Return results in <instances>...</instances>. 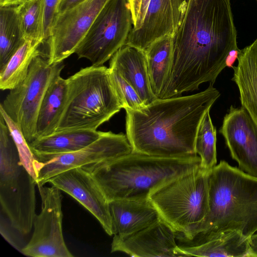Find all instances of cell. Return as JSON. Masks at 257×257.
Instances as JSON below:
<instances>
[{"mask_svg": "<svg viewBox=\"0 0 257 257\" xmlns=\"http://www.w3.org/2000/svg\"><path fill=\"white\" fill-rule=\"evenodd\" d=\"M172 40L170 68L158 98L213 85L229 52L238 48L230 0H188Z\"/></svg>", "mask_w": 257, "mask_h": 257, "instance_id": "obj_1", "label": "cell"}, {"mask_svg": "<svg viewBox=\"0 0 257 257\" xmlns=\"http://www.w3.org/2000/svg\"><path fill=\"white\" fill-rule=\"evenodd\" d=\"M220 96L210 85L194 94L157 98L140 110H125L126 136L132 151L167 157L197 155L199 126Z\"/></svg>", "mask_w": 257, "mask_h": 257, "instance_id": "obj_2", "label": "cell"}, {"mask_svg": "<svg viewBox=\"0 0 257 257\" xmlns=\"http://www.w3.org/2000/svg\"><path fill=\"white\" fill-rule=\"evenodd\" d=\"M197 155L160 157L134 151L81 167L94 179L108 201L146 199L172 180L200 166Z\"/></svg>", "mask_w": 257, "mask_h": 257, "instance_id": "obj_3", "label": "cell"}, {"mask_svg": "<svg viewBox=\"0 0 257 257\" xmlns=\"http://www.w3.org/2000/svg\"><path fill=\"white\" fill-rule=\"evenodd\" d=\"M229 230L257 231V178L221 161L209 171L208 212L193 245Z\"/></svg>", "mask_w": 257, "mask_h": 257, "instance_id": "obj_4", "label": "cell"}, {"mask_svg": "<svg viewBox=\"0 0 257 257\" xmlns=\"http://www.w3.org/2000/svg\"><path fill=\"white\" fill-rule=\"evenodd\" d=\"M67 80V101L56 132L95 131L122 108L109 68L91 65L81 69Z\"/></svg>", "mask_w": 257, "mask_h": 257, "instance_id": "obj_5", "label": "cell"}, {"mask_svg": "<svg viewBox=\"0 0 257 257\" xmlns=\"http://www.w3.org/2000/svg\"><path fill=\"white\" fill-rule=\"evenodd\" d=\"M208 173L201 166L153 191L149 199L160 217L181 238L192 241L208 209Z\"/></svg>", "mask_w": 257, "mask_h": 257, "instance_id": "obj_6", "label": "cell"}, {"mask_svg": "<svg viewBox=\"0 0 257 257\" xmlns=\"http://www.w3.org/2000/svg\"><path fill=\"white\" fill-rule=\"evenodd\" d=\"M133 27L127 0H108L74 53L93 66H102L125 45Z\"/></svg>", "mask_w": 257, "mask_h": 257, "instance_id": "obj_7", "label": "cell"}, {"mask_svg": "<svg viewBox=\"0 0 257 257\" xmlns=\"http://www.w3.org/2000/svg\"><path fill=\"white\" fill-rule=\"evenodd\" d=\"M64 67L63 62L50 65L42 54L37 56L25 79L10 90L0 104L20 127L29 144L35 139L37 116L46 90Z\"/></svg>", "mask_w": 257, "mask_h": 257, "instance_id": "obj_8", "label": "cell"}, {"mask_svg": "<svg viewBox=\"0 0 257 257\" xmlns=\"http://www.w3.org/2000/svg\"><path fill=\"white\" fill-rule=\"evenodd\" d=\"M132 151L126 136L102 132L96 140L79 150L53 156H34L37 186L44 185L49 179L69 169L107 161Z\"/></svg>", "mask_w": 257, "mask_h": 257, "instance_id": "obj_9", "label": "cell"}, {"mask_svg": "<svg viewBox=\"0 0 257 257\" xmlns=\"http://www.w3.org/2000/svg\"><path fill=\"white\" fill-rule=\"evenodd\" d=\"M41 198V211L36 215L34 231L21 253L32 257H72L63 234L62 195L54 185H37Z\"/></svg>", "mask_w": 257, "mask_h": 257, "instance_id": "obj_10", "label": "cell"}, {"mask_svg": "<svg viewBox=\"0 0 257 257\" xmlns=\"http://www.w3.org/2000/svg\"><path fill=\"white\" fill-rule=\"evenodd\" d=\"M108 0H85L56 15L50 30L47 59L52 65L75 53L97 15Z\"/></svg>", "mask_w": 257, "mask_h": 257, "instance_id": "obj_11", "label": "cell"}, {"mask_svg": "<svg viewBox=\"0 0 257 257\" xmlns=\"http://www.w3.org/2000/svg\"><path fill=\"white\" fill-rule=\"evenodd\" d=\"M37 183L21 165L0 173V203L11 225L21 234L32 230L36 214Z\"/></svg>", "mask_w": 257, "mask_h": 257, "instance_id": "obj_12", "label": "cell"}, {"mask_svg": "<svg viewBox=\"0 0 257 257\" xmlns=\"http://www.w3.org/2000/svg\"><path fill=\"white\" fill-rule=\"evenodd\" d=\"M219 133L238 168L257 178V125L242 106H231Z\"/></svg>", "mask_w": 257, "mask_h": 257, "instance_id": "obj_13", "label": "cell"}, {"mask_svg": "<svg viewBox=\"0 0 257 257\" xmlns=\"http://www.w3.org/2000/svg\"><path fill=\"white\" fill-rule=\"evenodd\" d=\"M175 231L160 217L149 226L126 236L114 235L111 252L134 257L186 256L176 242Z\"/></svg>", "mask_w": 257, "mask_h": 257, "instance_id": "obj_14", "label": "cell"}, {"mask_svg": "<svg viewBox=\"0 0 257 257\" xmlns=\"http://www.w3.org/2000/svg\"><path fill=\"white\" fill-rule=\"evenodd\" d=\"M74 198L98 221L109 235H113L109 201L91 175L82 167L63 172L48 180Z\"/></svg>", "mask_w": 257, "mask_h": 257, "instance_id": "obj_15", "label": "cell"}, {"mask_svg": "<svg viewBox=\"0 0 257 257\" xmlns=\"http://www.w3.org/2000/svg\"><path fill=\"white\" fill-rule=\"evenodd\" d=\"M188 0H151L141 27L131 31L125 45L143 51L153 43L172 37L178 28Z\"/></svg>", "mask_w": 257, "mask_h": 257, "instance_id": "obj_16", "label": "cell"}, {"mask_svg": "<svg viewBox=\"0 0 257 257\" xmlns=\"http://www.w3.org/2000/svg\"><path fill=\"white\" fill-rule=\"evenodd\" d=\"M109 68L133 87L145 105L157 99L151 87L145 51L124 45L111 58Z\"/></svg>", "mask_w": 257, "mask_h": 257, "instance_id": "obj_17", "label": "cell"}, {"mask_svg": "<svg viewBox=\"0 0 257 257\" xmlns=\"http://www.w3.org/2000/svg\"><path fill=\"white\" fill-rule=\"evenodd\" d=\"M109 208L113 235L121 236L145 228L160 218L149 198L112 200Z\"/></svg>", "mask_w": 257, "mask_h": 257, "instance_id": "obj_18", "label": "cell"}, {"mask_svg": "<svg viewBox=\"0 0 257 257\" xmlns=\"http://www.w3.org/2000/svg\"><path fill=\"white\" fill-rule=\"evenodd\" d=\"M237 61L232 67V80L238 88L241 106L257 125V38L240 50Z\"/></svg>", "mask_w": 257, "mask_h": 257, "instance_id": "obj_19", "label": "cell"}, {"mask_svg": "<svg viewBox=\"0 0 257 257\" xmlns=\"http://www.w3.org/2000/svg\"><path fill=\"white\" fill-rule=\"evenodd\" d=\"M58 73L49 85L39 110L35 139L54 134L57 131L68 95L67 79Z\"/></svg>", "mask_w": 257, "mask_h": 257, "instance_id": "obj_20", "label": "cell"}, {"mask_svg": "<svg viewBox=\"0 0 257 257\" xmlns=\"http://www.w3.org/2000/svg\"><path fill=\"white\" fill-rule=\"evenodd\" d=\"M102 132L72 130L56 132L29 143L34 156H53L79 150L96 140Z\"/></svg>", "mask_w": 257, "mask_h": 257, "instance_id": "obj_21", "label": "cell"}, {"mask_svg": "<svg viewBox=\"0 0 257 257\" xmlns=\"http://www.w3.org/2000/svg\"><path fill=\"white\" fill-rule=\"evenodd\" d=\"M249 238L229 230L200 244L180 247L186 256L249 257Z\"/></svg>", "mask_w": 257, "mask_h": 257, "instance_id": "obj_22", "label": "cell"}, {"mask_svg": "<svg viewBox=\"0 0 257 257\" xmlns=\"http://www.w3.org/2000/svg\"><path fill=\"white\" fill-rule=\"evenodd\" d=\"M152 90L159 96L168 77L172 56L171 36L161 38L145 51Z\"/></svg>", "mask_w": 257, "mask_h": 257, "instance_id": "obj_23", "label": "cell"}, {"mask_svg": "<svg viewBox=\"0 0 257 257\" xmlns=\"http://www.w3.org/2000/svg\"><path fill=\"white\" fill-rule=\"evenodd\" d=\"M43 43L27 40L0 70V88L11 90L26 77L34 58L41 54L39 47Z\"/></svg>", "mask_w": 257, "mask_h": 257, "instance_id": "obj_24", "label": "cell"}, {"mask_svg": "<svg viewBox=\"0 0 257 257\" xmlns=\"http://www.w3.org/2000/svg\"><path fill=\"white\" fill-rule=\"evenodd\" d=\"M17 6L0 7V70L25 42Z\"/></svg>", "mask_w": 257, "mask_h": 257, "instance_id": "obj_25", "label": "cell"}, {"mask_svg": "<svg viewBox=\"0 0 257 257\" xmlns=\"http://www.w3.org/2000/svg\"><path fill=\"white\" fill-rule=\"evenodd\" d=\"M44 8L45 0H27L17 6L25 40L45 42L43 38Z\"/></svg>", "mask_w": 257, "mask_h": 257, "instance_id": "obj_26", "label": "cell"}, {"mask_svg": "<svg viewBox=\"0 0 257 257\" xmlns=\"http://www.w3.org/2000/svg\"><path fill=\"white\" fill-rule=\"evenodd\" d=\"M216 130L208 110L200 124L195 142V151L200 158V166L207 171L216 165Z\"/></svg>", "mask_w": 257, "mask_h": 257, "instance_id": "obj_27", "label": "cell"}, {"mask_svg": "<svg viewBox=\"0 0 257 257\" xmlns=\"http://www.w3.org/2000/svg\"><path fill=\"white\" fill-rule=\"evenodd\" d=\"M0 114L8 126L11 136L17 149L20 161L36 182L37 173L35 167L36 160L22 130L18 125L8 115L1 105Z\"/></svg>", "mask_w": 257, "mask_h": 257, "instance_id": "obj_28", "label": "cell"}, {"mask_svg": "<svg viewBox=\"0 0 257 257\" xmlns=\"http://www.w3.org/2000/svg\"><path fill=\"white\" fill-rule=\"evenodd\" d=\"M109 69L110 79L121 108L138 110L146 105L133 87L118 72Z\"/></svg>", "mask_w": 257, "mask_h": 257, "instance_id": "obj_29", "label": "cell"}, {"mask_svg": "<svg viewBox=\"0 0 257 257\" xmlns=\"http://www.w3.org/2000/svg\"><path fill=\"white\" fill-rule=\"evenodd\" d=\"M150 1L127 0L133 24L132 30H137L141 27Z\"/></svg>", "mask_w": 257, "mask_h": 257, "instance_id": "obj_30", "label": "cell"}, {"mask_svg": "<svg viewBox=\"0 0 257 257\" xmlns=\"http://www.w3.org/2000/svg\"><path fill=\"white\" fill-rule=\"evenodd\" d=\"M59 0H45L43 21V38L45 42L48 40L51 28L56 15V8Z\"/></svg>", "mask_w": 257, "mask_h": 257, "instance_id": "obj_31", "label": "cell"}, {"mask_svg": "<svg viewBox=\"0 0 257 257\" xmlns=\"http://www.w3.org/2000/svg\"><path fill=\"white\" fill-rule=\"evenodd\" d=\"M1 233L3 237L11 245L21 252V248L19 246L18 242L16 241V237L14 234L9 229L8 226L2 219L1 221Z\"/></svg>", "mask_w": 257, "mask_h": 257, "instance_id": "obj_32", "label": "cell"}, {"mask_svg": "<svg viewBox=\"0 0 257 257\" xmlns=\"http://www.w3.org/2000/svg\"><path fill=\"white\" fill-rule=\"evenodd\" d=\"M85 0H59L56 8V14L65 12Z\"/></svg>", "mask_w": 257, "mask_h": 257, "instance_id": "obj_33", "label": "cell"}, {"mask_svg": "<svg viewBox=\"0 0 257 257\" xmlns=\"http://www.w3.org/2000/svg\"><path fill=\"white\" fill-rule=\"evenodd\" d=\"M240 52V50L236 48L231 50L228 54L225 60V67L232 68L236 60L238 59Z\"/></svg>", "mask_w": 257, "mask_h": 257, "instance_id": "obj_34", "label": "cell"}, {"mask_svg": "<svg viewBox=\"0 0 257 257\" xmlns=\"http://www.w3.org/2000/svg\"><path fill=\"white\" fill-rule=\"evenodd\" d=\"M249 257H257V233L252 235L249 238Z\"/></svg>", "mask_w": 257, "mask_h": 257, "instance_id": "obj_35", "label": "cell"}, {"mask_svg": "<svg viewBox=\"0 0 257 257\" xmlns=\"http://www.w3.org/2000/svg\"><path fill=\"white\" fill-rule=\"evenodd\" d=\"M27 0H5L1 7L17 6Z\"/></svg>", "mask_w": 257, "mask_h": 257, "instance_id": "obj_36", "label": "cell"}, {"mask_svg": "<svg viewBox=\"0 0 257 257\" xmlns=\"http://www.w3.org/2000/svg\"><path fill=\"white\" fill-rule=\"evenodd\" d=\"M5 1V0H0V6L3 4Z\"/></svg>", "mask_w": 257, "mask_h": 257, "instance_id": "obj_37", "label": "cell"}, {"mask_svg": "<svg viewBox=\"0 0 257 257\" xmlns=\"http://www.w3.org/2000/svg\"><path fill=\"white\" fill-rule=\"evenodd\" d=\"M256 1H257V0H256Z\"/></svg>", "mask_w": 257, "mask_h": 257, "instance_id": "obj_38", "label": "cell"}]
</instances>
